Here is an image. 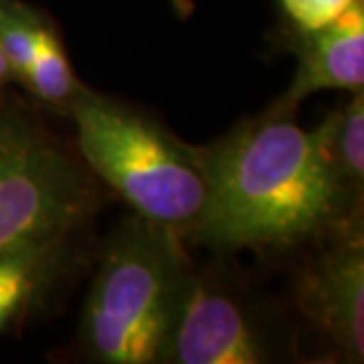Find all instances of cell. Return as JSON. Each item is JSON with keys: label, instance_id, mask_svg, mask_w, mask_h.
Returning <instances> with one entry per match:
<instances>
[{"label": "cell", "instance_id": "6da1fadb", "mask_svg": "<svg viewBox=\"0 0 364 364\" xmlns=\"http://www.w3.org/2000/svg\"><path fill=\"white\" fill-rule=\"evenodd\" d=\"M330 134V116L308 132L272 109L198 148L207 198L191 237L223 251H273L338 223L352 195L334 164Z\"/></svg>", "mask_w": 364, "mask_h": 364}, {"label": "cell", "instance_id": "7a4b0ae2", "mask_svg": "<svg viewBox=\"0 0 364 364\" xmlns=\"http://www.w3.org/2000/svg\"><path fill=\"white\" fill-rule=\"evenodd\" d=\"M181 235L134 217L95 273L81 320L83 344L107 364L160 363L188 279Z\"/></svg>", "mask_w": 364, "mask_h": 364}, {"label": "cell", "instance_id": "3957f363", "mask_svg": "<svg viewBox=\"0 0 364 364\" xmlns=\"http://www.w3.org/2000/svg\"><path fill=\"white\" fill-rule=\"evenodd\" d=\"M69 112L81 156L138 217L181 237L193 233L207 198L198 148L87 90Z\"/></svg>", "mask_w": 364, "mask_h": 364}, {"label": "cell", "instance_id": "277c9868", "mask_svg": "<svg viewBox=\"0 0 364 364\" xmlns=\"http://www.w3.org/2000/svg\"><path fill=\"white\" fill-rule=\"evenodd\" d=\"M90 208L77 164L23 105H0V253L59 247Z\"/></svg>", "mask_w": 364, "mask_h": 364}, {"label": "cell", "instance_id": "5b68a950", "mask_svg": "<svg viewBox=\"0 0 364 364\" xmlns=\"http://www.w3.org/2000/svg\"><path fill=\"white\" fill-rule=\"evenodd\" d=\"M267 346L243 304L208 275L188 273L160 363L259 364Z\"/></svg>", "mask_w": 364, "mask_h": 364}, {"label": "cell", "instance_id": "8992f818", "mask_svg": "<svg viewBox=\"0 0 364 364\" xmlns=\"http://www.w3.org/2000/svg\"><path fill=\"white\" fill-rule=\"evenodd\" d=\"M298 304L350 360L364 356V241L352 231L299 273Z\"/></svg>", "mask_w": 364, "mask_h": 364}, {"label": "cell", "instance_id": "52a82bcc", "mask_svg": "<svg viewBox=\"0 0 364 364\" xmlns=\"http://www.w3.org/2000/svg\"><path fill=\"white\" fill-rule=\"evenodd\" d=\"M298 69L289 90L273 112L291 114L306 97L324 90L356 91L364 87V2L318 31L301 33Z\"/></svg>", "mask_w": 364, "mask_h": 364}, {"label": "cell", "instance_id": "ba28073f", "mask_svg": "<svg viewBox=\"0 0 364 364\" xmlns=\"http://www.w3.org/2000/svg\"><path fill=\"white\" fill-rule=\"evenodd\" d=\"M59 247L0 253V332L16 322L43 294Z\"/></svg>", "mask_w": 364, "mask_h": 364}, {"label": "cell", "instance_id": "9c48e42d", "mask_svg": "<svg viewBox=\"0 0 364 364\" xmlns=\"http://www.w3.org/2000/svg\"><path fill=\"white\" fill-rule=\"evenodd\" d=\"M21 83L45 104L67 109L83 93V85L71 69L61 39L47 21L41 23L33 57Z\"/></svg>", "mask_w": 364, "mask_h": 364}, {"label": "cell", "instance_id": "30bf717a", "mask_svg": "<svg viewBox=\"0 0 364 364\" xmlns=\"http://www.w3.org/2000/svg\"><path fill=\"white\" fill-rule=\"evenodd\" d=\"M332 156L352 198L363 196L364 184V91H352L350 100L330 114Z\"/></svg>", "mask_w": 364, "mask_h": 364}, {"label": "cell", "instance_id": "8fae6325", "mask_svg": "<svg viewBox=\"0 0 364 364\" xmlns=\"http://www.w3.org/2000/svg\"><path fill=\"white\" fill-rule=\"evenodd\" d=\"M43 18L16 0H0V47L13 79L23 81Z\"/></svg>", "mask_w": 364, "mask_h": 364}, {"label": "cell", "instance_id": "7c38bea8", "mask_svg": "<svg viewBox=\"0 0 364 364\" xmlns=\"http://www.w3.org/2000/svg\"><path fill=\"white\" fill-rule=\"evenodd\" d=\"M354 2L356 0H282V6L301 33H310L336 21Z\"/></svg>", "mask_w": 364, "mask_h": 364}, {"label": "cell", "instance_id": "4fadbf2b", "mask_svg": "<svg viewBox=\"0 0 364 364\" xmlns=\"http://www.w3.org/2000/svg\"><path fill=\"white\" fill-rule=\"evenodd\" d=\"M11 79H13L11 67H9V61H6V57H4V53H2V47H0V87H2L6 81H11Z\"/></svg>", "mask_w": 364, "mask_h": 364}, {"label": "cell", "instance_id": "5bb4252c", "mask_svg": "<svg viewBox=\"0 0 364 364\" xmlns=\"http://www.w3.org/2000/svg\"><path fill=\"white\" fill-rule=\"evenodd\" d=\"M174 11L181 14V16H188L193 11V0H170Z\"/></svg>", "mask_w": 364, "mask_h": 364}]
</instances>
